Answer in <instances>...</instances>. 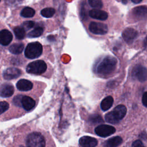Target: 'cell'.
<instances>
[{
	"label": "cell",
	"instance_id": "obj_21",
	"mask_svg": "<svg viewBox=\"0 0 147 147\" xmlns=\"http://www.w3.org/2000/svg\"><path fill=\"white\" fill-rule=\"evenodd\" d=\"M16 37L18 40L23 39L25 36V30L23 26H17L14 29Z\"/></svg>",
	"mask_w": 147,
	"mask_h": 147
},
{
	"label": "cell",
	"instance_id": "obj_3",
	"mask_svg": "<svg viewBox=\"0 0 147 147\" xmlns=\"http://www.w3.org/2000/svg\"><path fill=\"white\" fill-rule=\"evenodd\" d=\"M42 52V45L37 42H33L28 44L25 50V56L30 59L38 57Z\"/></svg>",
	"mask_w": 147,
	"mask_h": 147
},
{
	"label": "cell",
	"instance_id": "obj_34",
	"mask_svg": "<svg viewBox=\"0 0 147 147\" xmlns=\"http://www.w3.org/2000/svg\"><path fill=\"white\" fill-rule=\"evenodd\" d=\"M122 3H123L126 4V3H127V0H122Z\"/></svg>",
	"mask_w": 147,
	"mask_h": 147
},
{
	"label": "cell",
	"instance_id": "obj_18",
	"mask_svg": "<svg viewBox=\"0 0 147 147\" xmlns=\"http://www.w3.org/2000/svg\"><path fill=\"white\" fill-rule=\"evenodd\" d=\"M122 142V139L121 137L115 136L108 139L105 141V145L107 147H115L119 146Z\"/></svg>",
	"mask_w": 147,
	"mask_h": 147
},
{
	"label": "cell",
	"instance_id": "obj_14",
	"mask_svg": "<svg viewBox=\"0 0 147 147\" xmlns=\"http://www.w3.org/2000/svg\"><path fill=\"white\" fill-rule=\"evenodd\" d=\"M14 87L13 86L9 83H4L1 87L0 90V95L1 96L9 97L11 96L14 93Z\"/></svg>",
	"mask_w": 147,
	"mask_h": 147
},
{
	"label": "cell",
	"instance_id": "obj_1",
	"mask_svg": "<svg viewBox=\"0 0 147 147\" xmlns=\"http://www.w3.org/2000/svg\"><path fill=\"white\" fill-rule=\"evenodd\" d=\"M117 63V60L115 57L110 56H106L97 66V73L102 76L110 75L115 70Z\"/></svg>",
	"mask_w": 147,
	"mask_h": 147
},
{
	"label": "cell",
	"instance_id": "obj_20",
	"mask_svg": "<svg viewBox=\"0 0 147 147\" xmlns=\"http://www.w3.org/2000/svg\"><path fill=\"white\" fill-rule=\"evenodd\" d=\"M24 48V45L21 42L14 43L9 47V51L14 55H18L21 53Z\"/></svg>",
	"mask_w": 147,
	"mask_h": 147
},
{
	"label": "cell",
	"instance_id": "obj_27",
	"mask_svg": "<svg viewBox=\"0 0 147 147\" xmlns=\"http://www.w3.org/2000/svg\"><path fill=\"white\" fill-rule=\"evenodd\" d=\"M34 25V22L32 21H25L22 24V26L25 28V29H30L33 28Z\"/></svg>",
	"mask_w": 147,
	"mask_h": 147
},
{
	"label": "cell",
	"instance_id": "obj_15",
	"mask_svg": "<svg viewBox=\"0 0 147 147\" xmlns=\"http://www.w3.org/2000/svg\"><path fill=\"white\" fill-rule=\"evenodd\" d=\"M89 16L92 18L99 20H106L108 17V14L106 11L96 9L90 10Z\"/></svg>",
	"mask_w": 147,
	"mask_h": 147
},
{
	"label": "cell",
	"instance_id": "obj_23",
	"mask_svg": "<svg viewBox=\"0 0 147 147\" xmlns=\"http://www.w3.org/2000/svg\"><path fill=\"white\" fill-rule=\"evenodd\" d=\"M43 33V28L42 27H36L33 30L30 31L28 34V37L29 38H35L40 36Z\"/></svg>",
	"mask_w": 147,
	"mask_h": 147
},
{
	"label": "cell",
	"instance_id": "obj_5",
	"mask_svg": "<svg viewBox=\"0 0 147 147\" xmlns=\"http://www.w3.org/2000/svg\"><path fill=\"white\" fill-rule=\"evenodd\" d=\"M47 68V64L43 60H36L30 63L26 67V71L27 72L39 75L46 71Z\"/></svg>",
	"mask_w": 147,
	"mask_h": 147
},
{
	"label": "cell",
	"instance_id": "obj_9",
	"mask_svg": "<svg viewBox=\"0 0 147 147\" xmlns=\"http://www.w3.org/2000/svg\"><path fill=\"white\" fill-rule=\"evenodd\" d=\"M21 71L20 69L10 67L6 69L3 72V77L6 80H11L16 79L21 75Z\"/></svg>",
	"mask_w": 147,
	"mask_h": 147
},
{
	"label": "cell",
	"instance_id": "obj_10",
	"mask_svg": "<svg viewBox=\"0 0 147 147\" xmlns=\"http://www.w3.org/2000/svg\"><path fill=\"white\" fill-rule=\"evenodd\" d=\"M137 35V32L131 28H126L122 32V37L127 43H131L136 39Z\"/></svg>",
	"mask_w": 147,
	"mask_h": 147
},
{
	"label": "cell",
	"instance_id": "obj_6",
	"mask_svg": "<svg viewBox=\"0 0 147 147\" xmlns=\"http://www.w3.org/2000/svg\"><path fill=\"white\" fill-rule=\"evenodd\" d=\"M131 75L133 78L144 82L147 80V69L141 65H136L132 70Z\"/></svg>",
	"mask_w": 147,
	"mask_h": 147
},
{
	"label": "cell",
	"instance_id": "obj_26",
	"mask_svg": "<svg viewBox=\"0 0 147 147\" xmlns=\"http://www.w3.org/2000/svg\"><path fill=\"white\" fill-rule=\"evenodd\" d=\"M90 5L95 9H100L103 6L102 0H88Z\"/></svg>",
	"mask_w": 147,
	"mask_h": 147
},
{
	"label": "cell",
	"instance_id": "obj_25",
	"mask_svg": "<svg viewBox=\"0 0 147 147\" xmlns=\"http://www.w3.org/2000/svg\"><path fill=\"white\" fill-rule=\"evenodd\" d=\"M88 121L90 123L92 124H97V123H100L103 122V120L102 118V117L99 114H93L91 115L89 118Z\"/></svg>",
	"mask_w": 147,
	"mask_h": 147
},
{
	"label": "cell",
	"instance_id": "obj_32",
	"mask_svg": "<svg viewBox=\"0 0 147 147\" xmlns=\"http://www.w3.org/2000/svg\"><path fill=\"white\" fill-rule=\"evenodd\" d=\"M144 47L145 49L147 50V36L145 37L144 41Z\"/></svg>",
	"mask_w": 147,
	"mask_h": 147
},
{
	"label": "cell",
	"instance_id": "obj_28",
	"mask_svg": "<svg viewBox=\"0 0 147 147\" xmlns=\"http://www.w3.org/2000/svg\"><path fill=\"white\" fill-rule=\"evenodd\" d=\"M9 107V103L6 101L1 102V114L6 111Z\"/></svg>",
	"mask_w": 147,
	"mask_h": 147
},
{
	"label": "cell",
	"instance_id": "obj_30",
	"mask_svg": "<svg viewBox=\"0 0 147 147\" xmlns=\"http://www.w3.org/2000/svg\"><path fill=\"white\" fill-rule=\"evenodd\" d=\"M142 102L145 107H147V92H145L142 95Z\"/></svg>",
	"mask_w": 147,
	"mask_h": 147
},
{
	"label": "cell",
	"instance_id": "obj_29",
	"mask_svg": "<svg viewBox=\"0 0 147 147\" xmlns=\"http://www.w3.org/2000/svg\"><path fill=\"white\" fill-rule=\"evenodd\" d=\"M22 95H17L14 97V98L13 99V103L17 106H22Z\"/></svg>",
	"mask_w": 147,
	"mask_h": 147
},
{
	"label": "cell",
	"instance_id": "obj_24",
	"mask_svg": "<svg viewBox=\"0 0 147 147\" xmlns=\"http://www.w3.org/2000/svg\"><path fill=\"white\" fill-rule=\"evenodd\" d=\"M55 13V10L52 7H47L41 11V14L45 18L52 17Z\"/></svg>",
	"mask_w": 147,
	"mask_h": 147
},
{
	"label": "cell",
	"instance_id": "obj_12",
	"mask_svg": "<svg viewBox=\"0 0 147 147\" xmlns=\"http://www.w3.org/2000/svg\"><path fill=\"white\" fill-rule=\"evenodd\" d=\"M79 144L83 147H94L98 145L96 138L90 136H83L79 139Z\"/></svg>",
	"mask_w": 147,
	"mask_h": 147
},
{
	"label": "cell",
	"instance_id": "obj_7",
	"mask_svg": "<svg viewBox=\"0 0 147 147\" xmlns=\"http://www.w3.org/2000/svg\"><path fill=\"white\" fill-rule=\"evenodd\" d=\"M95 133L102 137H108L115 132V129L108 125H100L95 129Z\"/></svg>",
	"mask_w": 147,
	"mask_h": 147
},
{
	"label": "cell",
	"instance_id": "obj_4",
	"mask_svg": "<svg viewBox=\"0 0 147 147\" xmlns=\"http://www.w3.org/2000/svg\"><path fill=\"white\" fill-rule=\"evenodd\" d=\"M26 145L30 147H43L45 145V141L41 134L33 132L27 136Z\"/></svg>",
	"mask_w": 147,
	"mask_h": 147
},
{
	"label": "cell",
	"instance_id": "obj_11",
	"mask_svg": "<svg viewBox=\"0 0 147 147\" xmlns=\"http://www.w3.org/2000/svg\"><path fill=\"white\" fill-rule=\"evenodd\" d=\"M133 16L136 18L142 20L147 19V7L140 6L134 8L132 10Z\"/></svg>",
	"mask_w": 147,
	"mask_h": 147
},
{
	"label": "cell",
	"instance_id": "obj_31",
	"mask_svg": "<svg viewBox=\"0 0 147 147\" xmlns=\"http://www.w3.org/2000/svg\"><path fill=\"white\" fill-rule=\"evenodd\" d=\"M133 147H137V146H143L144 145L142 142L140 140H136L131 145Z\"/></svg>",
	"mask_w": 147,
	"mask_h": 147
},
{
	"label": "cell",
	"instance_id": "obj_13",
	"mask_svg": "<svg viewBox=\"0 0 147 147\" xmlns=\"http://www.w3.org/2000/svg\"><path fill=\"white\" fill-rule=\"evenodd\" d=\"M13 39L11 33L6 29H3L0 32V42L1 45L6 46L9 45Z\"/></svg>",
	"mask_w": 147,
	"mask_h": 147
},
{
	"label": "cell",
	"instance_id": "obj_17",
	"mask_svg": "<svg viewBox=\"0 0 147 147\" xmlns=\"http://www.w3.org/2000/svg\"><path fill=\"white\" fill-rule=\"evenodd\" d=\"M21 103L23 108L28 111L33 108L36 104L34 100L28 96H23Z\"/></svg>",
	"mask_w": 147,
	"mask_h": 147
},
{
	"label": "cell",
	"instance_id": "obj_8",
	"mask_svg": "<svg viewBox=\"0 0 147 147\" xmlns=\"http://www.w3.org/2000/svg\"><path fill=\"white\" fill-rule=\"evenodd\" d=\"M88 28L91 33L95 34H105L108 31L107 26L100 22H92L90 24Z\"/></svg>",
	"mask_w": 147,
	"mask_h": 147
},
{
	"label": "cell",
	"instance_id": "obj_19",
	"mask_svg": "<svg viewBox=\"0 0 147 147\" xmlns=\"http://www.w3.org/2000/svg\"><path fill=\"white\" fill-rule=\"evenodd\" d=\"M114 99L112 96H108L105 98L100 103V108L103 111H106L109 110L113 105Z\"/></svg>",
	"mask_w": 147,
	"mask_h": 147
},
{
	"label": "cell",
	"instance_id": "obj_16",
	"mask_svg": "<svg viewBox=\"0 0 147 147\" xmlns=\"http://www.w3.org/2000/svg\"><path fill=\"white\" fill-rule=\"evenodd\" d=\"M17 88L22 91H28L30 90L33 87L32 83L26 79H20L16 84Z\"/></svg>",
	"mask_w": 147,
	"mask_h": 147
},
{
	"label": "cell",
	"instance_id": "obj_22",
	"mask_svg": "<svg viewBox=\"0 0 147 147\" xmlns=\"http://www.w3.org/2000/svg\"><path fill=\"white\" fill-rule=\"evenodd\" d=\"M34 14H35L34 10L29 7H26L24 8L21 12V16L25 18L32 17L34 16Z\"/></svg>",
	"mask_w": 147,
	"mask_h": 147
},
{
	"label": "cell",
	"instance_id": "obj_2",
	"mask_svg": "<svg viewBox=\"0 0 147 147\" xmlns=\"http://www.w3.org/2000/svg\"><path fill=\"white\" fill-rule=\"evenodd\" d=\"M126 111V107L124 105H118L114 109L113 111L106 114V121L110 123H117L125 116Z\"/></svg>",
	"mask_w": 147,
	"mask_h": 147
},
{
	"label": "cell",
	"instance_id": "obj_33",
	"mask_svg": "<svg viewBox=\"0 0 147 147\" xmlns=\"http://www.w3.org/2000/svg\"><path fill=\"white\" fill-rule=\"evenodd\" d=\"M132 1V2H133L134 3H140L142 0H131Z\"/></svg>",
	"mask_w": 147,
	"mask_h": 147
}]
</instances>
